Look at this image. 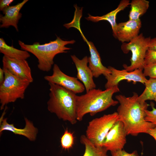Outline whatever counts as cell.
I'll list each match as a JSON object with an SVG mask.
<instances>
[{
  "instance_id": "1",
  "label": "cell",
  "mask_w": 156,
  "mask_h": 156,
  "mask_svg": "<svg viewBox=\"0 0 156 156\" xmlns=\"http://www.w3.org/2000/svg\"><path fill=\"white\" fill-rule=\"evenodd\" d=\"M138 96L135 92L130 97L122 94L115 96L120 103L117 112L119 120L123 123L127 135L134 136L140 133H147L148 129L156 127L145 120V110L149 105L140 101Z\"/></svg>"
},
{
  "instance_id": "2",
  "label": "cell",
  "mask_w": 156,
  "mask_h": 156,
  "mask_svg": "<svg viewBox=\"0 0 156 156\" xmlns=\"http://www.w3.org/2000/svg\"><path fill=\"white\" fill-rule=\"evenodd\" d=\"M118 85L102 90L95 88L89 90L84 94L77 96L76 105L77 121L83 120L84 116L89 113L94 116L111 106L116 105L118 102L112 99L113 94L119 92Z\"/></svg>"
},
{
  "instance_id": "3",
  "label": "cell",
  "mask_w": 156,
  "mask_h": 156,
  "mask_svg": "<svg viewBox=\"0 0 156 156\" xmlns=\"http://www.w3.org/2000/svg\"><path fill=\"white\" fill-rule=\"evenodd\" d=\"M49 99L47 109L51 113L72 125L76 123V97L77 95L70 90L58 85L49 83Z\"/></svg>"
},
{
  "instance_id": "4",
  "label": "cell",
  "mask_w": 156,
  "mask_h": 156,
  "mask_svg": "<svg viewBox=\"0 0 156 156\" xmlns=\"http://www.w3.org/2000/svg\"><path fill=\"white\" fill-rule=\"evenodd\" d=\"M75 42L74 40H64L57 36L55 40L43 44L36 42L32 44H28L21 40L18 41L21 50L31 53L37 58L38 69L47 72L51 69L55 55L59 53H67V50L71 48L66 46L73 44Z\"/></svg>"
},
{
  "instance_id": "5",
  "label": "cell",
  "mask_w": 156,
  "mask_h": 156,
  "mask_svg": "<svg viewBox=\"0 0 156 156\" xmlns=\"http://www.w3.org/2000/svg\"><path fill=\"white\" fill-rule=\"evenodd\" d=\"M3 68L5 79L0 85L1 110L9 103L14 102L19 99H23L25 90L30 83L14 76L6 69Z\"/></svg>"
},
{
  "instance_id": "6",
  "label": "cell",
  "mask_w": 156,
  "mask_h": 156,
  "mask_svg": "<svg viewBox=\"0 0 156 156\" xmlns=\"http://www.w3.org/2000/svg\"><path fill=\"white\" fill-rule=\"evenodd\" d=\"M151 38V37H145L141 33L128 43H122L121 48L123 53H127L130 51L132 54L130 65H123L127 71L131 72L138 69L143 70L145 55Z\"/></svg>"
},
{
  "instance_id": "7",
  "label": "cell",
  "mask_w": 156,
  "mask_h": 156,
  "mask_svg": "<svg viewBox=\"0 0 156 156\" xmlns=\"http://www.w3.org/2000/svg\"><path fill=\"white\" fill-rule=\"evenodd\" d=\"M119 120V117L117 112L104 114L99 118L94 119L89 122L86 136L95 146H102L106 135L114 124Z\"/></svg>"
},
{
  "instance_id": "8",
  "label": "cell",
  "mask_w": 156,
  "mask_h": 156,
  "mask_svg": "<svg viewBox=\"0 0 156 156\" xmlns=\"http://www.w3.org/2000/svg\"><path fill=\"white\" fill-rule=\"evenodd\" d=\"M108 68L111 73L105 76L107 80L105 86V89L118 85L119 83L123 80H126L129 82L132 81L133 84L139 82L144 84L147 80L142 70H141L138 69L128 72L125 69L118 70L111 66H109Z\"/></svg>"
},
{
  "instance_id": "9",
  "label": "cell",
  "mask_w": 156,
  "mask_h": 156,
  "mask_svg": "<svg viewBox=\"0 0 156 156\" xmlns=\"http://www.w3.org/2000/svg\"><path fill=\"white\" fill-rule=\"evenodd\" d=\"M53 70L51 75L45 76L44 77V79L49 83L58 85L76 94L84 91L85 89L83 84L77 77L70 76L65 74L57 64H54Z\"/></svg>"
},
{
  "instance_id": "10",
  "label": "cell",
  "mask_w": 156,
  "mask_h": 156,
  "mask_svg": "<svg viewBox=\"0 0 156 156\" xmlns=\"http://www.w3.org/2000/svg\"><path fill=\"white\" fill-rule=\"evenodd\" d=\"M127 135L123 123L119 120L106 135L102 146L110 152L122 150L126 143Z\"/></svg>"
},
{
  "instance_id": "11",
  "label": "cell",
  "mask_w": 156,
  "mask_h": 156,
  "mask_svg": "<svg viewBox=\"0 0 156 156\" xmlns=\"http://www.w3.org/2000/svg\"><path fill=\"white\" fill-rule=\"evenodd\" d=\"M2 63L3 68L14 76L30 83L33 81L31 69L26 60L11 58L4 55Z\"/></svg>"
},
{
  "instance_id": "12",
  "label": "cell",
  "mask_w": 156,
  "mask_h": 156,
  "mask_svg": "<svg viewBox=\"0 0 156 156\" xmlns=\"http://www.w3.org/2000/svg\"><path fill=\"white\" fill-rule=\"evenodd\" d=\"M77 71V78L83 83L86 92L96 88L93 79V76L91 70L88 66V57H84L79 59L75 55H71Z\"/></svg>"
},
{
  "instance_id": "13",
  "label": "cell",
  "mask_w": 156,
  "mask_h": 156,
  "mask_svg": "<svg viewBox=\"0 0 156 156\" xmlns=\"http://www.w3.org/2000/svg\"><path fill=\"white\" fill-rule=\"evenodd\" d=\"M142 26L140 19L129 20L117 24L115 38L122 43L129 42L139 35Z\"/></svg>"
},
{
  "instance_id": "14",
  "label": "cell",
  "mask_w": 156,
  "mask_h": 156,
  "mask_svg": "<svg viewBox=\"0 0 156 156\" xmlns=\"http://www.w3.org/2000/svg\"><path fill=\"white\" fill-rule=\"evenodd\" d=\"M81 34L89 47L90 56L88 57V66L92 71L93 77L97 78L102 75L105 77L110 74V69L103 65L100 54L93 43L88 41L83 33Z\"/></svg>"
},
{
  "instance_id": "15",
  "label": "cell",
  "mask_w": 156,
  "mask_h": 156,
  "mask_svg": "<svg viewBox=\"0 0 156 156\" xmlns=\"http://www.w3.org/2000/svg\"><path fill=\"white\" fill-rule=\"evenodd\" d=\"M28 0H23L17 4L9 6L2 11L3 15H0V28H8L10 26L14 27L17 31H18V23L22 16L20 11Z\"/></svg>"
},
{
  "instance_id": "16",
  "label": "cell",
  "mask_w": 156,
  "mask_h": 156,
  "mask_svg": "<svg viewBox=\"0 0 156 156\" xmlns=\"http://www.w3.org/2000/svg\"><path fill=\"white\" fill-rule=\"evenodd\" d=\"M7 107H5L4 111L0 118V134L5 130L10 131L16 134L23 135L31 141H34L38 133V129L33 123L26 118H25V125L23 129H18L14 126L13 124L8 123L7 118H3Z\"/></svg>"
},
{
  "instance_id": "17",
  "label": "cell",
  "mask_w": 156,
  "mask_h": 156,
  "mask_svg": "<svg viewBox=\"0 0 156 156\" xmlns=\"http://www.w3.org/2000/svg\"><path fill=\"white\" fill-rule=\"evenodd\" d=\"M130 5L129 0L121 1L117 8L106 14L101 16H94L88 14V16L85 18L88 21L93 22H97L101 21H106L109 22L111 25L113 32V35L115 38L117 24L116 22V17L118 13L123 10Z\"/></svg>"
},
{
  "instance_id": "18",
  "label": "cell",
  "mask_w": 156,
  "mask_h": 156,
  "mask_svg": "<svg viewBox=\"0 0 156 156\" xmlns=\"http://www.w3.org/2000/svg\"><path fill=\"white\" fill-rule=\"evenodd\" d=\"M0 52L4 56L18 60H26L30 55L29 52L15 48L13 45H8L3 38H0Z\"/></svg>"
},
{
  "instance_id": "19",
  "label": "cell",
  "mask_w": 156,
  "mask_h": 156,
  "mask_svg": "<svg viewBox=\"0 0 156 156\" xmlns=\"http://www.w3.org/2000/svg\"><path fill=\"white\" fill-rule=\"evenodd\" d=\"M149 2L146 0H132L130 2L131 10L129 15V20H137L147 11Z\"/></svg>"
},
{
  "instance_id": "20",
  "label": "cell",
  "mask_w": 156,
  "mask_h": 156,
  "mask_svg": "<svg viewBox=\"0 0 156 156\" xmlns=\"http://www.w3.org/2000/svg\"><path fill=\"white\" fill-rule=\"evenodd\" d=\"M81 143L85 146V150L83 156H108V151L103 146H97L86 137L82 135L80 138Z\"/></svg>"
},
{
  "instance_id": "21",
  "label": "cell",
  "mask_w": 156,
  "mask_h": 156,
  "mask_svg": "<svg viewBox=\"0 0 156 156\" xmlns=\"http://www.w3.org/2000/svg\"><path fill=\"white\" fill-rule=\"evenodd\" d=\"M144 84L145 89L142 93L138 96L139 100L142 102L150 100L156 102V79L150 78Z\"/></svg>"
},
{
  "instance_id": "22",
  "label": "cell",
  "mask_w": 156,
  "mask_h": 156,
  "mask_svg": "<svg viewBox=\"0 0 156 156\" xmlns=\"http://www.w3.org/2000/svg\"><path fill=\"white\" fill-rule=\"evenodd\" d=\"M74 141L73 133L66 129L60 138L62 148L65 150H69L73 147Z\"/></svg>"
},
{
  "instance_id": "23",
  "label": "cell",
  "mask_w": 156,
  "mask_h": 156,
  "mask_svg": "<svg viewBox=\"0 0 156 156\" xmlns=\"http://www.w3.org/2000/svg\"><path fill=\"white\" fill-rule=\"evenodd\" d=\"M150 105L152 110H145V119L146 121L151 122L156 127V108L155 107L154 105L153 102H151Z\"/></svg>"
},
{
  "instance_id": "24",
  "label": "cell",
  "mask_w": 156,
  "mask_h": 156,
  "mask_svg": "<svg viewBox=\"0 0 156 156\" xmlns=\"http://www.w3.org/2000/svg\"><path fill=\"white\" fill-rule=\"evenodd\" d=\"M143 73L145 77L156 79V63L145 65Z\"/></svg>"
},
{
  "instance_id": "25",
  "label": "cell",
  "mask_w": 156,
  "mask_h": 156,
  "mask_svg": "<svg viewBox=\"0 0 156 156\" xmlns=\"http://www.w3.org/2000/svg\"><path fill=\"white\" fill-rule=\"evenodd\" d=\"M145 65L156 63V50L148 49L144 60Z\"/></svg>"
},
{
  "instance_id": "26",
  "label": "cell",
  "mask_w": 156,
  "mask_h": 156,
  "mask_svg": "<svg viewBox=\"0 0 156 156\" xmlns=\"http://www.w3.org/2000/svg\"><path fill=\"white\" fill-rule=\"evenodd\" d=\"M111 156H139L136 151L129 153L123 150L111 152Z\"/></svg>"
},
{
  "instance_id": "27",
  "label": "cell",
  "mask_w": 156,
  "mask_h": 156,
  "mask_svg": "<svg viewBox=\"0 0 156 156\" xmlns=\"http://www.w3.org/2000/svg\"><path fill=\"white\" fill-rule=\"evenodd\" d=\"M13 0H0V10L2 11L5 8L10 6L13 1Z\"/></svg>"
},
{
  "instance_id": "28",
  "label": "cell",
  "mask_w": 156,
  "mask_h": 156,
  "mask_svg": "<svg viewBox=\"0 0 156 156\" xmlns=\"http://www.w3.org/2000/svg\"><path fill=\"white\" fill-rule=\"evenodd\" d=\"M148 49L156 50V37L151 38L149 44Z\"/></svg>"
},
{
  "instance_id": "29",
  "label": "cell",
  "mask_w": 156,
  "mask_h": 156,
  "mask_svg": "<svg viewBox=\"0 0 156 156\" xmlns=\"http://www.w3.org/2000/svg\"><path fill=\"white\" fill-rule=\"evenodd\" d=\"M147 134L153 137L156 142V127L148 129L147 131Z\"/></svg>"
},
{
  "instance_id": "30",
  "label": "cell",
  "mask_w": 156,
  "mask_h": 156,
  "mask_svg": "<svg viewBox=\"0 0 156 156\" xmlns=\"http://www.w3.org/2000/svg\"><path fill=\"white\" fill-rule=\"evenodd\" d=\"M5 79V73L3 68H0V85L3 82Z\"/></svg>"
}]
</instances>
